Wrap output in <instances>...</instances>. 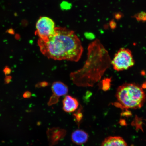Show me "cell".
Here are the masks:
<instances>
[{"instance_id":"6da1fadb","label":"cell","mask_w":146,"mask_h":146,"mask_svg":"<svg viewBox=\"0 0 146 146\" xmlns=\"http://www.w3.org/2000/svg\"><path fill=\"white\" fill-rule=\"evenodd\" d=\"M38 44L42 53L48 59L78 62L83 48L74 31L65 27H56L54 35L46 41L40 39Z\"/></svg>"},{"instance_id":"7a4b0ae2","label":"cell","mask_w":146,"mask_h":146,"mask_svg":"<svg viewBox=\"0 0 146 146\" xmlns=\"http://www.w3.org/2000/svg\"><path fill=\"white\" fill-rule=\"evenodd\" d=\"M111 63L108 52L96 40L89 45L84 65L82 68L70 73V80L78 87H93L101 79Z\"/></svg>"},{"instance_id":"3957f363","label":"cell","mask_w":146,"mask_h":146,"mask_svg":"<svg viewBox=\"0 0 146 146\" xmlns=\"http://www.w3.org/2000/svg\"><path fill=\"white\" fill-rule=\"evenodd\" d=\"M116 95V105L123 109L140 108L146 100V94L143 89L135 84L126 83L120 86Z\"/></svg>"},{"instance_id":"277c9868","label":"cell","mask_w":146,"mask_h":146,"mask_svg":"<svg viewBox=\"0 0 146 146\" xmlns=\"http://www.w3.org/2000/svg\"><path fill=\"white\" fill-rule=\"evenodd\" d=\"M111 64L114 70L118 72L131 68L135 64L132 52L127 48L120 49L115 55Z\"/></svg>"},{"instance_id":"5b68a950","label":"cell","mask_w":146,"mask_h":146,"mask_svg":"<svg viewBox=\"0 0 146 146\" xmlns=\"http://www.w3.org/2000/svg\"><path fill=\"white\" fill-rule=\"evenodd\" d=\"M54 22L47 17L40 18L36 24V34L44 41L47 40L54 36L56 32Z\"/></svg>"},{"instance_id":"8992f818","label":"cell","mask_w":146,"mask_h":146,"mask_svg":"<svg viewBox=\"0 0 146 146\" xmlns=\"http://www.w3.org/2000/svg\"><path fill=\"white\" fill-rule=\"evenodd\" d=\"M52 95L48 103L49 106L57 103L60 97L66 95L68 93V87L65 84L60 81H56L52 83Z\"/></svg>"},{"instance_id":"52a82bcc","label":"cell","mask_w":146,"mask_h":146,"mask_svg":"<svg viewBox=\"0 0 146 146\" xmlns=\"http://www.w3.org/2000/svg\"><path fill=\"white\" fill-rule=\"evenodd\" d=\"M63 109L65 112L72 113L78 108L79 103L76 98L69 95L65 96L63 101Z\"/></svg>"},{"instance_id":"ba28073f","label":"cell","mask_w":146,"mask_h":146,"mask_svg":"<svg viewBox=\"0 0 146 146\" xmlns=\"http://www.w3.org/2000/svg\"><path fill=\"white\" fill-rule=\"evenodd\" d=\"M65 130L59 128H53L48 131L49 141L52 145L57 143L65 135Z\"/></svg>"},{"instance_id":"9c48e42d","label":"cell","mask_w":146,"mask_h":146,"mask_svg":"<svg viewBox=\"0 0 146 146\" xmlns=\"http://www.w3.org/2000/svg\"><path fill=\"white\" fill-rule=\"evenodd\" d=\"M89 138L86 132L81 129H77L72 133L71 139L74 143L81 145L87 142Z\"/></svg>"},{"instance_id":"30bf717a","label":"cell","mask_w":146,"mask_h":146,"mask_svg":"<svg viewBox=\"0 0 146 146\" xmlns=\"http://www.w3.org/2000/svg\"><path fill=\"white\" fill-rule=\"evenodd\" d=\"M101 146H128L123 138L120 136H110L106 138Z\"/></svg>"},{"instance_id":"8fae6325","label":"cell","mask_w":146,"mask_h":146,"mask_svg":"<svg viewBox=\"0 0 146 146\" xmlns=\"http://www.w3.org/2000/svg\"><path fill=\"white\" fill-rule=\"evenodd\" d=\"M109 79H106L103 82V84H102V89H103V90H107V89L109 88L110 87L109 86V85H110V83H109Z\"/></svg>"},{"instance_id":"7c38bea8","label":"cell","mask_w":146,"mask_h":146,"mask_svg":"<svg viewBox=\"0 0 146 146\" xmlns=\"http://www.w3.org/2000/svg\"><path fill=\"white\" fill-rule=\"evenodd\" d=\"M137 19L140 21H146V13L142 12L137 15L136 17Z\"/></svg>"},{"instance_id":"4fadbf2b","label":"cell","mask_w":146,"mask_h":146,"mask_svg":"<svg viewBox=\"0 0 146 146\" xmlns=\"http://www.w3.org/2000/svg\"><path fill=\"white\" fill-rule=\"evenodd\" d=\"M75 116L76 120H77L78 121H81L82 119V115L81 112H78L77 113H76Z\"/></svg>"},{"instance_id":"5bb4252c","label":"cell","mask_w":146,"mask_h":146,"mask_svg":"<svg viewBox=\"0 0 146 146\" xmlns=\"http://www.w3.org/2000/svg\"><path fill=\"white\" fill-rule=\"evenodd\" d=\"M3 72L6 75H7L10 74L11 72V70L8 67H6L3 70Z\"/></svg>"},{"instance_id":"9a60e30c","label":"cell","mask_w":146,"mask_h":146,"mask_svg":"<svg viewBox=\"0 0 146 146\" xmlns=\"http://www.w3.org/2000/svg\"><path fill=\"white\" fill-rule=\"evenodd\" d=\"M31 96V93L29 91H27L23 94V96L25 98H29Z\"/></svg>"},{"instance_id":"2e32d148","label":"cell","mask_w":146,"mask_h":146,"mask_svg":"<svg viewBox=\"0 0 146 146\" xmlns=\"http://www.w3.org/2000/svg\"><path fill=\"white\" fill-rule=\"evenodd\" d=\"M11 76H6L5 80V83L6 84L9 83L11 82Z\"/></svg>"},{"instance_id":"e0dca14e","label":"cell","mask_w":146,"mask_h":146,"mask_svg":"<svg viewBox=\"0 0 146 146\" xmlns=\"http://www.w3.org/2000/svg\"><path fill=\"white\" fill-rule=\"evenodd\" d=\"M48 84V83L46 82H42L40 83V86L41 87H45Z\"/></svg>"}]
</instances>
